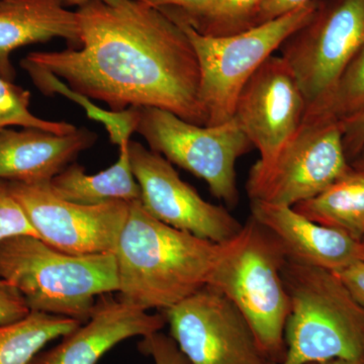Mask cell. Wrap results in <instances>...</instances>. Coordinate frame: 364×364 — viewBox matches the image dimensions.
Segmentation results:
<instances>
[{
    "label": "cell",
    "mask_w": 364,
    "mask_h": 364,
    "mask_svg": "<svg viewBox=\"0 0 364 364\" xmlns=\"http://www.w3.org/2000/svg\"><path fill=\"white\" fill-rule=\"evenodd\" d=\"M76 13L80 47L30 53L21 60V68L63 79L71 90L105 102L112 112L157 107L207 126L200 100V64L178 23L136 0L130 9L90 0Z\"/></svg>",
    "instance_id": "1"
},
{
    "label": "cell",
    "mask_w": 364,
    "mask_h": 364,
    "mask_svg": "<svg viewBox=\"0 0 364 364\" xmlns=\"http://www.w3.org/2000/svg\"><path fill=\"white\" fill-rule=\"evenodd\" d=\"M222 244L158 221L141 200L130 203L116 249L117 296L164 312L208 284Z\"/></svg>",
    "instance_id": "2"
},
{
    "label": "cell",
    "mask_w": 364,
    "mask_h": 364,
    "mask_svg": "<svg viewBox=\"0 0 364 364\" xmlns=\"http://www.w3.org/2000/svg\"><path fill=\"white\" fill-rule=\"evenodd\" d=\"M0 277L20 291L31 312L81 324L100 296L119 291L116 254L71 255L31 235L0 241Z\"/></svg>",
    "instance_id": "3"
},
{
    "label": "cell",
    "mask_w": 364,
    "mask_h": 364,
    "mask_svg": "<svg viewBox=\"0 0 364 364\" xmlns=\"http://www.w3.org/2000/svg\"><path fill=\"white\" fill-rule=\"evenodd\" d=\"M286 260L277 239L250 217L233 239L222 244L207 284L238 309L275 364L286 355L291 308L282 277Z\"/></svg>",
    "instance_id": "4"
},
{
    "label": "cell",
    "mask_w": 364,
    "mask_h": 364,
    "mask_svg": "<svg viewBox=\"0 0 364 364\" xmlns=\"http://www.w3.org/2000/svg\"><path fill=\"white\" fill-rule=\"evenodd\" d=\"M282 277L291 308L286 355L280 364L334 359L364 364V306L336 273L287 259Z\"/></svg>",
    "instance_id": "5"
},
{
    "label": "cell",
    "mask_w": 364,
    "mask_h": 364,
    "mask_svg": "<svg viewBox=\"0 0 364 364\" xmlns=\"http://www.w3.org/2000/svg\"><path fill=\"white\" fill-rule=\"evenodd\" d=\"M318 0L234 35L205 36L173 20L188 36L200 64V100L207 126L233 119L241 90L284 41L311 18Z\"/></svg>",
    "instance_id": "6"
},
{
    "label": "cell",
    "mask_w": 364,
    "mask_h": 364,
    "mask_svg": "<svg viewBox=\"0 0 364 364\" xmlns=\"http://www.w3.org/2000/svg\"><path fill=\"white\" fill-rule=\"evenodd\" d=\"M339 122L305 117L298 132L267 162L249 172L250 202L294 207L325 191L350 171Z\"/></svg>",
    "instance_id": "7"
},
{
    "label": "cell",
    "mask_w": 364,
    "mask_h": 364,
    "mask_svg": "<svg viewBox=\"0 0 364 364\" xmlns=\"http://www.w3.org/2000/svg\"><path fill=\"white\" fill-rule=\"evenodd\" d=\"M136 132L150 150L205 181L212 195L234 207L239 202L236 163L254 149L236 119L198 126L165 109L138 107Z\"/></svg>",
    "instance_id": "8"
},
{
    "label": "cell",
    "mask_w": 364,
    "mask_h": 364,
    "mask_svg": "<svg viewBox=\"0 0 364 364\" xmlns=\"http://www.w3.org/2000/svg\"><path fill=\"white\" fill-rule=\"evenodd\" d=\"M364 44V0H318L311 18L279 48L306 109L328 95Z\"/></svg>",
    "instance_id": "9"
},
{
    "label": "cell",
    "mask_w": 364,
    "mask_h": 364,
    "mask_svg": "<svg viewBox=\"0 0 364 364\" xmlns=\"http://www.w3.org/2000/svg\"><path fill=\"white\" fill-rule=\"evenodd\" d=\"M161 313L191 364H275L238 309L212 287Z\"/></svg>",
    "instance_id": "10"
},
{
    "label": "cell",
    "mask_w": 364,
    "mask_h": 364,
    "mask_svg": "<svg viewBox=\"0 0 364 364\" xmlns=\"http://www.w3.org/2000/svg\"><path fill=\"white\" fill-rule=\"evenodd\" d=\"M41 240L71 255L114 253L130 203L80 205L59 198L50 183L7 181Z\"/></svg>",
    "instance_id": "11"
},
{
    "label": "cell",
    "mask_w": 364,
    "mask_h": 364,
    "mask_svg": "<svg viewBox=\"0 0 364 364\" xmlns=\"http://www.w3.org/2000/svg\"><path fill=\"white\" fill-rule=\"evenodd\" d=\"M132 170L141 188V203L148 214L174 229L198 238L224 244L243 225L221 205L203 200L193 186L182 181L173 165L161 155L129 144Z\"/></svg>",
    "instance_id": "12"
},
{
    "label": "cell",
    "mask_w": 364,
    "mask_h": 364,
    "mask_svg": "<svg viewBox=\"0 0 364 364\" xmlns=\"http://www.w3.org/2000/svg\"><path fill=\"white\" fill-rule=\"evenodd\" d=\"M306 112L293 70L280 55H272L241 90L233 117L259 151L258 161L267 162L298 132Z\"/></svg>",
    "instance_id": "13"
},
{
    "label": "cell",
    "mask_w": 364,
    "mask_h": 364,
    "mask_svg": "<svg viewBox=\"0 0 364 364\" xmlns=\"http://www.w3.org/2000/svg\"><path fill=\"white\" fill-rule=\"evenodd\" d=\"M163 313L152 314L112 294L100 296L90 320L52 349L42 351L33 364H97L107 351L124 340L161 331Z\"/></svg>",
    "instance_id": "14"
},
{
    "label": "cell",
    "mask_w": 364,
    "mask_h": 364,
    "mask_svg": "<svg viewBox=\"0 0 364 364\" xmlns=\"http://www.w3.org/2000/svg\"><path fill=\"white\" fill-rule=\"evenodd\" d=\"M250 208L251 217L277 239L287 260L333 272L364 260L361 241L308 219L294 207L251 202Z\"/></svg>",
    "instance_id": "15"
},
{
    "label": "cell",
    "mask_w": 364,
    "mask_h": 364,
    "mask_svg": "<svg viewBox=\"0 0 364 364\" xmlns=\"http://www.w3.org/2000/svg\"><path fill=\"white\" fill-rule=\"evenodd\" d=\"M97 135L86 128L58 135L37 128L0 130V181L50 183Z\"/></svg>",
    "instance_id": "16"
},
{
    "label": "cell",
    "mask_w": 364,
    "mask_h": 364,
    "mask_svg": "<svg viewBox=\"0 0 364 364\" xmlns=\"http://www.w3.org/2000/svg\"><path fill=\"white\" fill-rule=\"evenodd\" d=\"M62 38L72 48L81 46L78 14L59 0H2L0 1V76L16 78L11 53L36 43Z\"/></svg>",
    "instance_id": "17"
},
{
    "label": "cell",
    "mask_w": 364,
    "mask_h": 364,
    "mask_svg": "<svg viewBox=\"0 0 364 364\" xmlns=\"http://www.w3.org/2000/svg\"><path fill=\"white\" fill-rule=\"evenodd\" d=\"M130 141L119 146V159L109 168L86 174L85 167L72 163L52 179L50 188L59 198L80 205L140 200L141 188L132 170Z\"/></svg>",
    "instance_id": "18"
},
{
    "label": "cell",
    "mask_w": 364,
    "mask_h": 364,
    "mask_svg": "<svg viewBox=\"0 0 364 364\" xmlns=\"http://www.w3.org/2000/svg\"><path fill=\"white\" fill-rule=\"evenodd\" d=\"M308 219L351 238L364 237V172L351 168L320 195L294 207Z\"/></svg>",
    "instance_id": "19"
},
{
    "label": "cell",
    "mask_w": 364,
    "mask_h": 364,
    "mask_svg": "<svg viewBox=\"0 0 364 364\" xmlns=\"http://www.w3.org/2000/svg\"><path fill=\"white\" fill-rule=\"evenodd\" d=\"M80 325L74 318L41 312L0 325V364H33L46 345L63 338Z\"/></svg>",
    "instance_id": "20"
},
{
    "label": "cell",
    "mask_w": 364,
    "mask_h": 364,
    "mask_svg": "<svg viewBox=\"0 0 364 364\" xmlns=\"http://www.w3.org/2000/svg\"><path fill=\"white\" fill-rule=\"evenodd\" d=\"M364 114V44L340 74L331 90L305 117L343 122Z\"/></svg>",
    "instance_id": "21"
},
{
    "label": "cell",
    "mask_w": 364,
    "mask_h": 364,
    "mask_svg": "<svg viewBox=\"0 0 364 364\" xmlns=\"http://www.w3.org/2000/svg\"><path fill=\"white\" fill-rule=\"evenodd\" d=\"M23 70L32 79L36 87L45 95L52 97L58 93L82 105L83 109L87 112L88 117L104 124L109 132L112 143L114 145L119 146L124 142H128L132 134L136 132L139 116L138 107H129L123 112H117L104 111L93 105L88 98L71 90L64 81L60 80L53 74L31 67L23 68Z\"/></svg>",
    "instance_id": "22"
},
{
    "label": "cell",
    "mask_w": 364,
    "mask_h": 364,
    "mask_svg": "<svg viewBox=\"0 0 364 364\" xmlns=\"http://www.w3.org/2000/svg\"><path fill=\"white\" fill-rule=\"evenodd\" d=\"M30 105V91L0 76V130L9 127H21L66 135L77 129L66 122L47 121L36 117L31 112Z\"/></svg>",
    "instance_id": "23"
},
{
    "label": "cell",
    "mask_w": 364,
    "mask_h": 364,
    "mask_svg": "<svg viewBox=\"0 0 364 364\" xmlns=\"http://www.w3.org/2000/svg\"><path fill=\"white\" fill-rule=\"evenodd\" d=\"M260 2L261 0H217L213 11L191 26L202 35L214 37L243 32L253 28Z\"/></svg>",
    "instance_id": "24"
},
{
    "label": "cell",
    "mask_w": 364,
    "mask_h": 364,
    "mask_svg": "<svg viewBox=\"0 0 364 364\" xmlns=\"http://www.w3.org/2000/svg\"><path fill=\"white\" fill-rule=\"evenodd\" d=\"M21 235L39 238L23 208L11 195L7 181H0V241Z\"/></svg>",
    "instance_id": "25"
},
{
    "label": "cell",
    "mask_w": 364,
    "mask_h": 364,
    "mask_svg": "<svg viewBox=\"0 0 364 364\" xmlns=\"http://www.w3.org/2000/svg\"><path fill=\"white\" fill-rule=\"evenodd\" d=\"M138 349L144 355L150 356L155 364H191L173 338L161 331L142 337Z\"/></svg>",
    "instance_id": "26"
},
{
    "label": "cell",
    "mask_w": 364,
    "mask_h": 364,
    "mask_svg": "<svg viewBox=\"0 0 364 364\" xmlns=\"http://www.w3.org/2000/svg\"><path fill=\"white\" fill-rule=\"evenodd\" d=\"M30 313L20 291L0 277V325L20 321Z\"/></svg>",
    "instance_id": "27"
},
{
    "label": "cell",
    "mask_w": 364,
    "mask_h": 364,
    "mask_svg": "<svg viewBox=\"0 0 364 364\" xmlns=\"http://www.w3.org/2000/svg\"><path fill=\"white\" fill-rule=\"evenodd\" d=\"M343 146L349 162L354 159L364 147V114L340 122Z\"/></svg>",
    "instance_id": "28"
},
{
    "label": "cell",
    "mask_w": 364,
    "mask_h": 364,
    "mask_svg": "<svg viewBox=\"0 0 364 364\" xmlns=\"http://www.w3.org/2000/svg\"><path fill=\"white\" fill-rule=\"evenodd\" d=\"M313 1L316 0H261L254 18V26L274 20Z\"/></svg>",
    "instance_id": "29"
},
{
    "label": "cell",
    "mask_w": 364,
    "mask_h": 364,
    "mask_svg": "<svg viewBox=\"0 0 364 364\" xmlns=\"http://www.w3.org/2000/svg\"><path fill=\"white\" fill-rule=\"evenodd\" d=\"M354 299L364 306V260L335 272Z\"/></svg>",
    "instance_id": "30"
},
{
    "label": "cell",
    "mask_w": 364,
    "mask_h": 364,
    "mask_svg": "<svg viewBox=\"0 0 364 364\" xmlns=\"http://www.w3.org/2000/svg\"><path fill=\"white\" fill-rule=\"evenodd\" d=\"M62 6L67 7L70 6H82L87 4L90 0H59ZM107 6L117 7V9H130L135 4V0H100Z\"/></svg>",
    "instance_id": "31"
},
{
    "label": "cell",
    "mask_w": 364,
    "mask_h": 364,
    "mask_svg": "<svg viewBox=\"0 0 364 364\" xmlns=\"http://www.w3.org/2000/svg\"><path fill=\"white\" fill-rule=\"evenodd\" d=\"M352 168L364 172V147L360 153L350 162Z\"/></svg>",
    "instance_id": "32"
},
{
    "label": "cell",
    "mask_w": 364,
    "mask_h": 364,
    "mask_svg": "<svg viewBox=\"0 0 364 364\" xmlns=\"http://www.w3.org/2000/svg\"><path fill=\"white\" fill-rule=\"evenodd\" d=\"M315 364H359L354 363V361L343 360V359H334V360L325 361V363H315Z\"/></svg>",
    "instance_id": "33"
},
{
    "label": "cell",
    "mask_w": 364,
    "mask_h": 364,
    "mask_svg": "<svg viewBox=\"0 0 364 364\" xmlns=\"http://www.w3.org/2000/svg\"><path fill=\"white\" fill-rule=\"evenodd\" d=\"M361 243H363V246H364V237H363V240H361Z\"/></svg>",
    "instance_id": "34"
},
{
    "label": "cell",
    "mask_w": 364,
    "mask_h": 364,
    "mask_svg": "<svg viewBox=\"0 0 364 364\" xmlns=\"http://www.w3.org/2000/svg\"><path fill=\"white\" fill-rule=\"evenodd\" d=\"M0 1H2V0H0Z\"/></svg>",
    "instance_id": "35"
}]
</instances>
